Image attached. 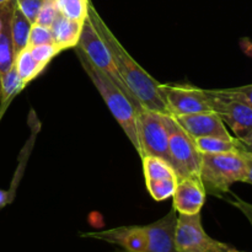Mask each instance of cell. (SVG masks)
I'll return each instance as SVG.
<instances>
[{"label": "cell", "instance_id": "7", "mask_svg": "<svg viewBox=\"0 0 252 252\" xmlns=\"http://www.w3.org/2000/svg\"><path fill=\"white\" fill-rule=\"evenodd\" d=\"M140 158L158 157L170 162L166 115L143 107L137 112Z\"/></svg>", "mask_w": 252, "mask_h": 252}, {"label": "cell", "instance_id": "22", "mask_svg": "<svg viewBox=\"0 0 252 252\" xmlns=\"http://www.w3.org/2000/svg\"><path fill=\"white\" fill-rule=\"evenodd\" d=\"M26 84L22 81L20 75L17 74L15 65L9 71L0 76V94H1V100H7L15 94L20 93L25 88Z\"/></svg>", "mask_w": 252, "mask_h": 252}, {"label": "cell", "instance_id": "29", "mask_svg": "<svg viewBox=\"0 0 252 252\" xmlns=\"http://www.w3.org/2000/svg\"><path fill=\"white\" fill-rule=\"evenodd\" d=\"M241 154H243L244 159H245V162H246V176H245V180H244V182H246V184L249 185H252V154H250V153H245V152H241Z\"/></svg>", "mask_w": 252, "mask_h": 252}, {"label": "cell", "instance_id": "16", "mask_svg": "<svg viewBox=\"0 0 252 252\" xmlns=\"http://www.w3.org/2000/svg\"><path fill=\"white\" fill-rule=\"evenodd\" d=\"M31 27V22H30L29 20H27V17L20 11L17 5H15L14 12H12L11 17V36L15 56L19 54L21 51H24L25 48H27Z\"/></svg>", "mask_w": 252, "mask_h": 252}, {"label": "cell", "instance_id": "13", "mask_svg": "<svg viewBox=\"0 0 252 252\" xmlns=\"http://www.w3.org/2000/svg\"><path fill=\"white\" fill-rule=\"evenodd\" d=\"M81 236L117 244L127 252H147V236L143 226H120L97 233L81 234Z\"/></svg>", "mask_w": 252, "mask_h": 252}, {"label": "cell", "instance_id": "25", "mask_svg": "<svg viewBox=\"0 0 252 252\" xmlns=\"http://www.w3.org/2000/svg\"><path fill=\"white\" fill-rule=\"evenodd\" d=\"M58 14L59 10L58 6H57L56 0H43V4H42L41 10H39L38 16H37L36 24L51 27L56 17L58 16Z\"/></svg>", "mask_w": 252, "mask_h": 252}, {"label": "cell", "instance_id": "30", "mask_svg": "<svg viewBox=\"0 0 252 252\" xmlns=\"http://www.w3.org/2000/svg\"><path fill=\"white\" fill-rule=\"evenodd\" d=\"M236 142H238L239 150L252 154V132L244 139H236Z\"/></svg>", "mask_w": 252, "mask_h": 252}, {"label": "cell", "instance_id": "9", "mask_svg": "<svg viewBox=\"0 0 252 252\" xmlns=\"http://www.w3.org/2000/svg\"><path fill=\"white\" fill-rule=\"evenodd\" d=\"M159 91L171 117L212 111L203 89L189 85H159Z\"/></svg>", "mask_w": 252, "mask_h": 252}, {"label": "cell", "instance_id": "2", "mask_svg": "<svg viewBox=\"0 0 252 252\" xmlns=\"http://www.w3.org/2000/svg\"><path fill=\"white\" fill-rule=\"evenodd\" d=\"M76 48V56H78L79 61H80L81 66L88 74L90 80L97 89L100 93L101 97L107 105L108 110L111 111L113 117L118 122V125L122 127L123 132L130 140L133 147L140 155V144L139 138H138V130H137V112H135V107L133 106L132 101L127 97L125 93L108 78L107 75L98 70L86 57L83 49L80 47H75Z\"/></svg>", "mask_w": 252, "mask_h": 252}, {"label": "cell", "instance_id": "19", "mask_svg": "<svg viewBox=\"0 0 252 252\" xmlns=\"http://www.w3.org/2000/svg\"><path fill=\"white\" fill-rule=\"evenodd\" d=\"M194 143L201 154H219L239 150L236 138L233 140H226L216 137H202L196 138Z\"/></svg>", "mask_w": 252, "mask_h": 252}, {"label": "cell", "instance_id": "18", "mask_svg": "<svg viewBox=\"0 0 252 252\" xmlns=\"http://www.w3.org/2000/svg\"><path fill=\"white\" fill-rule=\"evenodd\" d=\"M14 65L16 68L17 74H19L20 78L22 79L25 84H29L30 81L33 80L46 68L42 64H39L38 62L34 61L33 57L30 53L29 48H25L24 51H21L19 54L15 56Z\"/></svg>", "mask_w": 252, "mask_h": 252}, {"label": "cell", "instance_id": "20", "mask_svg": "<svg viewBox=\"0 0 252 252\" xmlns=\"http://www.w3.org/2000/svg\"><path fill=\"white\" fill-rule=\"evenodd\" d=\"M59 12L66 19L85 22L88 17L90 0H56Z\"/></svg>", "mask_w": 252, "mask_h": 252}, {"label": "cell", "instance_id": "33", "mask_svg": "<svg viewBox=\"0 0 252 252\" xmlns=\"http://www.w3.org/2000/svg\"><path fill=\"white\" fill-rule=\"evenodd\" d=\"M0 30H1V20H0Z\"/></svg>", "mask_w": 252, "mask_h": 252}, {"label": "cell", "instance_id": "17", "mask_svg": "<svg viewBox=\"0 0 252 252\" xmlns=\"http://www.w3.org/2000/svg\"><path fill=\"white\" fill-rule=\"evenodd\" d=\"M143 160V171H144L145 181L152 180H162L170 179V177H177L175 174L174 167L166 160L158 157H144Z\"/></svg>", "mask_w": 252, "mask_h": 252}, {"label": "cell", "instance_id": "4", "mask_svg": "<svg viewBox=\"0 0 252 252\" xmlns=\"http://www.w3.org/2000/svg\"><path fill=\"white\" fill-rule=\"evenodd\" d=\"M212 111L224 125L229 126L236 139H244L252 132V107L231 89L204 90Z\"/></svg>", "mask_w": 252, "mask_h": 252}, {"label": "cell", "instance_id": "21", "mask_svg": "<svg viewBox=\"0 0 252 252\" xmlns=\"http://www.w3.org/2000/svg\"><path fill=\"white\" fill-rule=\"evenodd\" d=\"M177 182H179L177 177H170V179L145 181V185L155 201H164L169 197H172L175 189H176Z\"/></svg>", "mask_w": 252, "mask_h": 252}, {"label": "cell", "instance_id": "5", "mask_svg": "<svg viewBox=\"0 0 252 252\" xmlns=\"http://www.w3.org/2000/svg\"><path fill=\"white\" fill-rule=\"evenodd\" d=\"M166 126L169 129L170 164L174 167L177 179H199L202 155L194 139L171 116H166Z\"/></svg>", "mask_w": 252, "mask_h": 252}, {"label": "cell", "instance_id": "14", "mask_svg": "<svg viewBox=\"0 0 252 252\" xmlns=\"http://www.w3.org/2000/svg\"><path fill=\"white\" fill-rule=\"evenodd\" d=\"M15 5L16 0H9L0 5V76L4 75L14 66L15 53L11 36V17Z\"/></svg>", "mask_w": 252, "mask_h": 252}, {"label": "cell", "instance_id": "23", "mask_svg": "<svg viewBox=\"0 0 252 252\" xmlns=\"http://www.w3.org/2000/svg\"><path fill=\"white\" fill-rule=\"evenodd\" d=\"M30 53L33 57L36 62L42 64L43 66H47V64L59 53V49L54 43H44L39 46L30 47Z\"/></svg>", "mask_w": 252, "mask_h": 252}, {"label": "cell", "instance_id": "24", "mask_svg": "<svg viewBox=\"0 0 252 252\" xmlns=\"http://www.w3.org/2000/svg\"><path fill=\"white\" fill-rule=\"evenodd\" d=\"M44 43H53V36H52L51 27L33 24L31 27V32H30L27 48Z\"/></svg>", "mask_w": 252, "mask_h": 252}, {"label": "cell", "instance_id": "34", "mask_svg": "<svg viewBox=\"0 0 252 252\" xmlns=\"http://www.w3.org/2000/svg\"><path fill=\"white\" fill-rule=\"evenodd\" d=\"M123 252H127V251H126V250H125V251H123Z\"/></svg>", "mask_w": 252, "mask_h": 252}, {"label": "cell", "instance_id": "12", "mask_svg": "<svg viewBox=\"0 0 252 252\" xmlns=\"http://www.w3.org/2000/svg\"><path fill=\"white\" fill-rule=\"evenodd\" d=\"M207 192L201 180L196 177H186L177 182L172 198H174V208L177 213L192 214L201 213V209L206 202Z\"/></svg>", "mask_w": 252, "mask_h": 252}, {"label": "cell", "instance_id": "28", "mask_svg": "<svg viewBox=\"0 0 252 252\" xmlns=\"http://www.w3.org/2000/svg\"><path fill=\"white\" fill-rule=\"evenodd\" d=\"M231 90L238 94L240 97H243L246 102L252 107V85L239 86V88H231Z\"/></svg>", "mask_w": 252, "mask_h": 252}, {"label": "cell", "instance_id": "11", "mask_svg": "<svg viewBox=\"0 0 252 252\" xmlns=\"http://www.w3.org/2000/svg\"><path fill=\"white\" fill-rule=\"evenodd\" d=\"M177 211H171L159 220L143 226L147 236V252H179L176 248Z\"/></svg>", "mask_w": 252, "mask_h": 252}, {"label": "cell", "instance_id": "6", "mask_svg": "<svg viewBox=\"0 0 252 252\" xmlns=\"http://www.w3.org/2000/svg\"><path fill=\"white\" fill-rule=\"evenodd\" d=\"M79 47L83 49V52L86 54L89 61H90L98 70L102 71L105 75H107L108 78H110L111 80H112L113 83L127 95V97L132 101L133 106L135 107V112L142 110L143 106L140 105V102L137 100V97L133 95L132 91L128 89V86L126 85V83L123 81L121 74L118 73V69L117 66H116L115 62H113L110 49L107 48V46H106L105 42L102 41V38L98 36L97 32H96L95 30H94V27L91 26L88 17H86L85 22H84L83 25V31H81L80 34Z\"/></svg>", "mask_w": 252, "mask_h": 252}, {"label": "cell", "instance_id": "1", "mask_svg": "<svg viewBox=\"0 0 252 252\" xmlns=\"http://www.w3.org/2000/svg\"><path fill=\"white\" fill-rule=\"evenodd\" d=\"M88 20L94 27L98 36L102 38L107 48L110 49L113 62L118 69V73L122 76L123 81L128 86L133 95L137 97L140 105L148 110L157 111L162 115H170L169 107L162 98L159 91L160 84L149 75L130 54L126 51L125 47L120 43L115 34L112 33L107 25L105 24L98 12L90 2L88 12Z\"/></svg>", "mask_w": 252, "mask_h": 252}, {"label": "cell", "instance_id": "31", "mask_svg": "<svg viewBox=\"0 0 252 252\" xmlns=\"http://www.w3.org/2000/svg\"><path fill=\"white\" fill-rule=\"evenodd\" d=\"M6 1H9V0H0V5L4 4V2H6Z\"/></svg>", "mask_w": 252, "mask_h": 252}, {"label": "cell", "instance_id": "8", "mask_svg": "<svg viewBox=\"0 0 252 252\" xmlns=\"http://www.w3.org/2000/svg\"><path fill=\"white\" fill-rule=\"evenodd\" d=\"M179 252H233L235 249L211 238L202 226L201 213L179 214L176 226Z\"/></svg>", "mask_w": 252, "mask_h": 252}, {"label": "cell", "instance_id": "32", "mask_svg": "<svg viewBox=\"0 0 252 252\" xmlns=\"http://www.w3.org/2000/svg\"><path fill=\"white\" fill-rule=\"evenodd\" d=\"M233 252H243V251H239V250H236V249H235V250H234Z\"/></svg>", "mask_w": 252, "mask_h": 252}, {"label": "cell", "instance_id": "27", "mask_svg": "<svg viewBox=\"0 0 252 252\" xmlns=\"http://www.w3.org/2000/svg\"><path fill=\"white\" fill-rule=\"evenodd\" d=\"M228 202L230 204H233L235 208H238L244 216L248 218V220L250 221V224L252 225V204L249 203V202L243 201V199L238 198L235 197V199H228Z\"/></svg>", "mask_w": 252, "mask_h": 252}, {"label": "cell", "instance_id": "10", "mask_svg": "<svg viewBox=\"0 0 252 252\" xmlns=\"http://www.w3.org/2000/svg\"><path fill=\"white\" fill-rule=\"evenodd\" d=\"M174 118L193 139L202 137H216L226 140L234 139L221 118L213 111L177 116Z\"/></svg>", "mask_w": 252, "mask_h": 252}, {"label": "cell", "instance_id": "15", "mask_svg": "<svg viewBox=\"0 0 252 252\" xmlns=\"http://www.w3.org/2000/svg\"><path fill=\"white\" fill-rule=\"evenodd\" d=\"M83 25L84 22L69 20L59 12L53 24L51 25L53 43L56 44L59 52L64 51V49L75 48L79 46Z\"/></svg>", "mask_w": 252, "mask_h": 252}, {"label": "cell", "instance_id": "3", "mask_svg": "<svg viewBox=\"0 0 252 252\" xmlns=\"http://www.w3.org/2000/svg\"><path fill=\"white\" fill-rule=\"evenodd\" d=\"M201 155L199 179L207 193L221 197L228 193L231 185L245 180L246 162L240 150Z\"/></svg>", "mask_w": 252, "mask_h": 252}, {"label": "cell", "instance_id": "26", "mask_svg": "<svg viewBox=\"0 0 252 252\" xmlns=\"http://www.w3.org/2000/svg\"><path fill=\"white\" fill-rule=\"evenodd\" d=\"M42 4H43V0H16V5L20 11L27 17V20L32 25L36 24Z\"/></svg>", "mask_w": 252, "mask_h": 252}]
</instances>
